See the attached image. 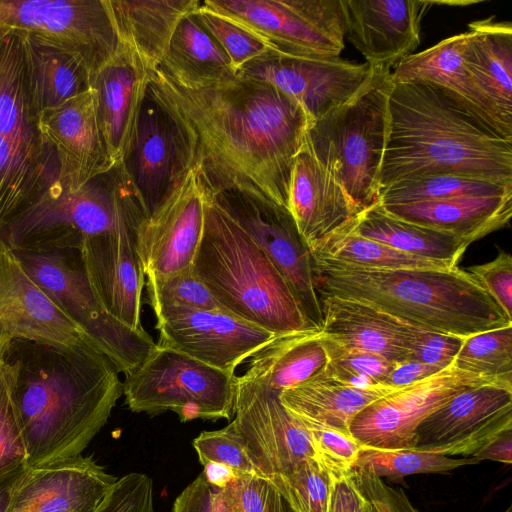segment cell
Wrapping results in <instances>:
<instances>
[{"instance_id": "6da1fadb", "label": "cell", "mask_w": 512, "mask_h": 512, "mask_svg": "<svg viewBox=\"0 0 512 512\" xmlns=\"http://www.w3.org/2000/svg\"><path fill=\"white\" fill-rule=\"evenodd\" d=\"M151 82L185 124L210 196L239 190L288 209L293 167L311 125L298 102L248 78L185 86L157 68Z\"/></svg>"}, {"instance_id": "7a4b0ae2", "label": "cell", "mask_w": 512, "mask_h": 512, "mask_svg": "<svg viewBox=\"0 0 512 512\" xmlns=\"http://www.w3.org/2000/svg\"><path fill=\"white\" fill-rule=\"evenodd\" d=\"M3 361L12 369L26 467L82 454L123 394L119 370L92 343L18 339Z\"/></svg>"}, {"instance_id": "3957f363", "label": "cell", "mask_w": 512, "mask_h": 512, "mask_svg": "<svg viewBox=\"0 0 512 512\" xmlns=\"http://www.w3.org/2000/svg\"><path fill=\"white\" fill-rule=\"evenodd\" d=\"M431 174H457L512 186V142L441 90L422 83L392 82L380 188Z\"/></svg>"}, {"instance_id": "277c9868", "label": "cell", "mask_w": 512, "mask_h": 512, "mask_svg": "<svg viewBox=\"0 0 512 512\" xmlns=\"http://www.w3.org/2000/svg\"><path fill=\"white\" fill-rule=\"evenodd\" d=\"M312 267L318 297L357 300L431 331L465 339L512 325L471 274L458 266L371 270L312 254Z\"/></svg>"}, {"instance_id": "5b68a950", "label": "cell", "mask_w": 512, "mask_h": 512, "mask_svg": "<svg viewBox=\"0 0 512 512\" xmlns=\"http://www.w3.org/2000/svg\"><path fill=\"white\" fill-rule=\"evenodd\" d=\"M192 270L224 311L250 324L275 335L317 329L270 259L209 194Z\"/></svg>"}, {"instance_id": "8992f818", "label": "cell", "mask_w": 512, "mask_h": 512, "mask_svg": "<svg viewBox=\"0 0 512 512\" xmlns=\"http://www.w3.org/2000/svg\"><path fill=\"white\" fill-rule=\"evenodd\" d=\"M147 218L120 164L76 191L51 188L3 230L13 251L79 250L91 237L135 232Z\"/></svg>"}, {"instance_id": "52a82bcc", "label": "cell", "mask_w": 512, "mask_h": 512, "mask_svg": "<svg viewBox=\"0 0 512 512\" xmlns=\"http://www.w3.org/2000/svg\"><path fill=\"white\" fill-rule=\"evenodd\" d=\"M391 72H379L363 91L315 120L305 138L361 212L379 202Z\"/></svg>"}, {"instance_id": "ba28073f", "label": "cell", "mask_w": 512, "mask_h": 512, "mask_svg": "<svg viewBox=\"0 0 512 512\" xmlns=\"http://www.w3.org/2000/svg\"><path fill=\"white\" fill-rule=\"evenodd\" d=\"M236 376L156 343L145 359L125 374L123 394L136 413L172 411L180 421L230 419Z\"/></svg>"}, {"instance_id": "9c48e42d", "label": "cell", "mask_w": 512, "mask_h": 512, "mask_svg": "<svg viewBox=\"0 0 512 512\" xmlns=\"http://www.w3.org/2000/svg\"><path fill=\"white\" fill-rule=\"evenodd\" d=\"M35 283L89 336L115 364L128 373L156 343L146 331H135L99 304L84 271L79 250L14 251Z\"/></svg>"}, {"instance_id": "30bf717a", "label": "cell", "mask_w": 512, "mask_h": 512, "mask_svg": "<svg viewBox=\"0 0 512 512\" xmlns=\"http://www.w3.org/2000/svg\"><path fill=\"white\" fill-rule=\"evenodd\" d=\"M120 165L147 218L194 168L190 134L151 81Z\"/></svg>"}, {"instance_id": "8fae6325", "label": "cell", "mask_w": 512, "mask_h": 512, "mask_svg": "<svg viewBox=\"0 0 512 512\" xmlns=\"http://www.w3.org/2000/svg\"><path fill=\"white\" fill-rule=\"evenodd\" d=\"M207 8L261 37L274 52L339 57L345 44L341 0H205Z\"/></svg>"}, {"instance_id": "7c38bea8", "label": "cell", "mask_w": 512, "mask_h": 512, "mask_svg": "<svg viewBox=\"0 0 512 512\" xmlns=\"http://www.w3.org/2000/svg\"><path fill=\"white\" fill-rule=\"evenodd\" d=\"M0 28L73 55L91 74L118 48L104 0H0Z\"/></svg>"}, {"instance_id": "4fadbf2b", "label": "cell", "mask_w": 512, "mask_h": 512, "mask_svg": "<svg viewBox=\"0 0 512 512\" xmlns=\"http://www.w3.org/2000/svg\"><path fill=\"white\" fill-rule=\"evenodd\" d=\"M210 197L266 254L288 283L307 320L321 329L323 317L311 250L289 210L265 197L239 190Z\"/></svg>"}, {"instance_id": "5bb4252c", "label": "cell", "mask_w": 512, "mask_h": 512, "mask_svg": "<svg viewBox=\"0 0 512 512\" xmlns=\"http://www.w3.org/2000/svg\"><path fill=\"white\" fill-rule=\"evenodd\" d=\"M488 384L512 388V382L462 371L451 364L368 405L353 419L350 433L362 446L414 449L423 420L458 393Z\"/></svg>"}, {"instance_id": "9a60e30c", "label": "cell", "mask_w": 512, "mask_h": 512, "mask_svg": "<svg viewBox=\"0 0 512 512\" xmlns=\"http://www.w3.org/2000/svg\"><path fill=\"white\" fill-rule=\"evenodd\" d=\"M381 71L387 70L340 57H295L273 51L237 74L279 89L304 108L312 124L363 91Z\"/></svg>"}, {"instance_id": "2e32d148", "label": "cell", "mask_w": 512, "mask_h": 512, "mask_svg": "<svg viewBox=\"0 0 512 512\" xmlns=\"http://www.w3.org/2000/svg\"><path fill=\"white\" fill-rule=\"evenodd\" d=\"M279 391L236 376L234 415L250 458L265 478L315 459L306 430L282 405Z\"/></svg>"}, {"instance_id": "e0dca14e", "label": "cell", "mask_w": 512, "mask_h": 512, "mask_svg": "<svg viewBox=\"0 0 512 512\" xmlns=\"http://www.w3.org/2000/svg\"><path fill=\"white\" fill-rule=\"evenodd\" d=\"M154 313L159 344L233 374L276 336L223 310L170 306Z\"/></svg>"}, {"instance_id": "ac0fdd59", "label": "cell", "mask_w": 512, "mask_h": 512, "mask_svg": "<svg viewBox=\"0 0 512 512\" xmlns=\"http://www.w3.org/2000/svg\"><path fill=\"white\" fill-rule=\"evenodd\" d=\"M208 192L192 168L139 227L137 251L147 277H164L192 267L205 223Z\"/></svg>"}, {"instance_id": "d6986e66", "label": "cell", "mask_w": 512, "mask_h": 512, "mask_svg": "<svg viewBox=\"0 0 512 512\" xmlns=\"http://www.w3.org/2000/svg\"><path fill=\"white\" fill-rule=\"evenodd\" d=\"M507 430H512V388L482 385L458 393L423 420L414 449L472 457Z\"/></svg>"}, {"instance_id": "ffe728a7", "label": "cell", "mask_w": 512, "mask_h": 512, "mask_svg": "<svg viewBox=\"0 0 512 512\" xmlns=\"http://www.w3.org/2000/svg\"><path fill=\"white\" fill-rule=\"evenodd\" d=\"M18 339L67 346L96 345L35 283L0 238V362Z\"/></svg>"}, {"instance_id": "44dd1931", "label": "cell", "mask_w": 512, "mask_h": 512, "mask_svg": "<svg viewBox=\"0 0 512 512\" xmlns=\"http://www.w3.org/2000/svg\"><path fill=\"white\" fill-rule=\"evenodd\" d=\"M433 1L341 0L345 37L372 67L392 71L420 44L421 22Z\"/></svg>"}, {"instance_id": "7402d4cb", "label": "cell", "mask_w": 512, "mask_h": 512, "mask_svg": "<svg viewBox=\"0 0 512 512\" xmlns=\"http://www.w3.org/2000/svg\"><path fill=\"white\" fill-rule=\"evenodd\" d=\"M116 480L82 454L26 467L7 512H94Z\"/></svg>"}, {"instance_id": "603a6c76", "label": "cell", "mask_w": 512, "mask_h": 512, "mask_svg": "<svg viewBox=\"0 0 512 512\" xmlns=\"http://www.w3.org/2000/svg\"><path fill=\"white\" fill-rule=\"evenodd\" d=\"M82 265L101 307L135 331L141 322L145 274L135 232L110 233L86 239L79 248Z\"/></svg>"}, {"instance_id": "cb8c5ba5", "label": "cell", "mask_w": 512, "mask_h": 512, "mask_svg": "<svg viewBox=\"0 0 512 512\" xmlns=\"http://www.w3.org/2000/svg\"><path fill=\"white\" fill-rule=\"evenodd\" d=\"M39 129L55 149L59 183L76 191L115 166L99 128L94 96L90 90L39 115Z\"/></svg>"}, {"instance_id": "d4e9b609", "label": "cell", "mask_w": 512, "mask_h": 512, "mask_svg": "<svg viewBox=\"0 0 512 512\" xmlns=\"http://www.w3.org/2000/svg\"><path fill=\"white\" fill-rule=\"evenodd\" d=\"M465 67L489 124L512 142V24L494 17L468 24Z\"/></svg>"}, {"instance_id": "484cf974", "label": "cell", "mask_w": 512, "mask_h": 512, "mask_svg": "<svg viewBox=\"0 0 512 512\" xmlns=\"http://www.w3.org/2000/svg\"><path fill=\"white\" fill-rule=\"evenodd\" d=\"M288 210L310 250L349 229L361 213L342 185L315 158L306 141L293 167Z\"/></svg>"}, {"instance_id": "4316f807", "label": "cell", "mask_w": 512, "mask_h": 512, "mask_svg": "<svg viewBox=\"0 0 512 512\" xmlns=\"http://www.w3.org/2000/svg\"><path fill=\"white\" fill-rule=\"evenodd\" d=\"M152 72L126 46L91 74L95 110L109 157L120 164Z\"/></svg>"}, {"instance_id": "83f0119b", "label": "cell", "mask_w": 512, "mask_h": 512, "mask_svg": "<svg viewBox=\"0 0 512 512\" xmlns=\"http://www.w3.org/2000/svg\"><path fill=\"white\" fill-rule=\"evenodd\" d=\"M319 301L324 336L390 362L411 359L412 339L420 326L353 299L324 295Z\"/></svg>"}, {"instance_id": "f1b7e54d", "label": "cell", "mask_w": 512, "mask_h": 512, "mask_svg": "<svg viewBox=\"0 0 512 512\" xmlns=\"http://www.w3.org/2000/svg\"><path fill=\"white\" fill-rule=\"evenodd\" d=\"M118 43L126 46L151 72L163 61L183 17L199 0H104Z\"/></svg>"}, {"instance_id": "f546056e", "label": "cell", "mask_w": 512, "mask_h": 512, "mask_svg": "<svg viewBox=\"0 0 512 512\" xmlns=\"http://www.w3.org/2000/svg\"><path fill=\"white\" fill-rule=\"evenodd\" d=\"M378 205L396 218L453 234L470 245L509 225L512 193Z\"/></svg>"}, {"instance_id": "4dcf8cb0", "label": "cell", "mask_w": 512, "mask_h": 512, "mask_svg": "<svg viewBox=\"0 0 512 512\" xmlns=\"http://www.w3.org/2000/svg\"><path fill=\"white\" fill-rule=\"evenodd\" d=\"M25 35L10 30L0 39V134L44 153H55L39 129Z\"/></svg>"}, {"instance_id": "1f68e13d", "label": "cell", "mask_w": 512, "mask_h": 512, "mask_svg": "<svg viewBox=\"0 0 512 512\" xmlns=\"http://www.w3.org/2000/svg\"><path fill=\"white\" fill-rule=\"evenodd\" d=\"M468 38L469 32H462L407 56L394 67L391 79L394 83L433 86L491 128L465 67L464 54Z\"/></svg>"}, {"instance_id": "d6a6232c", "label": "cell", "mask_w": 512, "mask_h": 512, "mask_svg": "<svg viewBox=\"0 0 512 512\" xmlns=\"http://www.w3.org/2000/svg\"><path fill=\"white\" fill-rule=\"evenodd\" d=\"M327 362L319 329L291 332L252 354L242 376L282 392L321 374Z\"/></svg>"}, {"instance_id": "836d02e7", "label": "cell", "mask_w": 512, "mask_h": 512, "mask_svg": "<svg viewBox=\"0 0 512 512\" xmlns=\"http://www.w3.org/2000/svg\"><path fill=\"white\" fill-rule=\"evenodd\" d=\"M56 186H61L56 153L37 151L0 134V231Z\"/></svg>"}, {"instance_id": "e575fe53", "label": "cell", "mask_w": 512, "mask_h": 512, "mask_svg": "<svg viewBox=\"0 0 512 512\" xmlns=\"http://www.w3.org/2000/svg\"><path fill=\"white\" fill-rule=\"evenodd\" d=\"M158 69L185 86L228 84L239 79L228 55L195 11L178 23Z\"/></svg>"}, {"instance_id": "d590c367", "label": "cell", "mask_w": 512, "mask_h": 512, "mask_svg": "<svg viewBox=\"0 0 512 512\" xmlns=\"http://www.w3.org/2000/svg\"><path fill=\"white\" fill-rule=\"evenodd\" d=\"M398 389L385 385L359 388L341 382L323 371L282 391L279 397L291 414L350 433V425L359 412Z\"/></svg>"}, {"instance_id": "8d00e7d4", "label": "cell", "mask_w": 512, "mask_h": 512, "mask_svg": "<svg viewBox=\"0 0 512 512\" xmlns=\"http://www.w3.org/2000/svg\"><path fill=\"white\" fill-rule=\"evenodd\" d=\"M346 230L401 252L443 263L450 268L457 267L469 246L453 234L396 218L382 210L378 204L362 211Z\"/></svg>"}, {"instance_id": "74e56055", "label": "cell", "mask_w": 512, "mask_h": 512, "mask_svg": "<svg viewBox=\"0 0 512 512\" xmlns=\"http://www.w3.org/2000/svg\"><path fill=\"white\" fill-rule=\"evenodd\" d=\"M23 33L39 114L90 90L91 73L79 59Z\"/></svg>"}, {"instance_id": "f35d334b", "label": "cell", "mask_w": 512, "mask_h": 512, "mask_svg": "<svg viewBox=\"0 0 512 512\" xmlns=\"http://www.w3.org/2000/svg\"><path fill=\"white\" fill-rule=\"evenodd\" d=\"M311 253L371 270L450 268L440 262L401 252L349 230L328 237L312 248Z\"/></svg>"}, {"instance_id": "ab89813d", "label": "cell", "mask_w": 512, "mask_h": 512, "mask_svg": "<svg viewBox=\"0 0 512 512\" xmlns=\"http://www.w3.org/2000/svg\"><path fill=\"white\" fill-rule=\"evenodd\" d=\"M508 193H512V186L457 174H431L402 179L389 185L381 190L378 204L440 201Z\"/></svg>"}, {"instance_id": "60d3db41", "label": "cell", "mask_w": 512, "mask_h": 512, "mask_svg": "<svg viewBox=\"0 0 512 512\" xmlns=\"http://www.w3.org/2000/svg\"><path fill=\"white\" fill-rule=\"evenodd\" d=\"M478 462L475 457L453 458L416 449L362 446L354 470L376 478L397 480L412 474L447 472Z\"/></svg>"}, {"instance_id": "b9f144b4", "label": "cell", "mask_w": 512, "mask_h": 512, "mask_svg": "<svg viewBox=\"0 0 512 512\" xmlns=\"http://www.w3.org/2000/svg\"><path fill=\"white\" fill-rule=\"evenodd\" d=\"M452 364L462 371L512 382V325L463 339Z\"/></svg>"}, {"instance_id": "7bdbcfd3", "label": "cell", "mask_w": 512, "mask_h": 512, "mask_svg": "<svg viewBox=\"0 0 512 512\" xmlns=\"http://www.w3.org/2000/svg\"><path fill=\"white\" fill-rule=\"evenodd\" d=\"M320 334L328 357L324 370L327 375L359 388L384 385V381L395 362L341 344L324 336L321 331Z\"/></svg>"}, {"instance_id": "ee69618b", "label": "cell", "mask_w": 512, "mask_h": 512, "mask_svg": "<svg viewBox=\"0 0 512 512\" xmlns=\"http://www.w3.org/2000/svg\"><path fill=\"white\" fill-rule=\"evenodd\" d=\"M268 480L295 512H327L330 476L315 459H305Z\"/></svg>"}, {"instance_id": "f6af8a7d", "label": "cell", "mask_w": 512, "mask_h": 512, "mask_svg": "<svg viewBox=\"0 0 512 512\" xmlns=\"http://www.w3.org/2000/svg\"><path fill=\"white\" fill-rule=\"evenodd\" d=\"M293 416L306 430L316 461L330 478L353 473L362 445L351 433L312 419Z\"/></svg>"}, {"instance_id": "bcb514c9", "label": "cell", "mask_w": 512, "mask_h": 512, "mask_svg": "<svg viewBox=\"0 0 512 512\" xmlns=\"http://www.w3.org/2000/svg\"><path fill=\"white\" fill-rule=\"evenodd\" d=\"M195 15L228 55L237 73L246 64L273 52L261 37L207 8L202 1Z\"/></svg>"}, {"instance_id": "7dc6e473", "label": "cell", "mask_w": 512, "mask_h": 512, "mask_svg": "<svg viewBox=\"0 0 512 512\" xmlns=\"http://www.w3.org/2000/svg\"><path fill=\"white\" fill-rule=\"evenodd\" d=\"M147 278L149 303L153 311L170 306L223 310L192 267L164 277Z\"/></svg>"}, {"instance_id": "c3c4849f", "label": "cell", "mask_w": 512, "mask_h": 512, "mask_svg": "<svg viewBox=\"0 0 512 512\" xmlns=\"http://www.w3.org/2000/svg\"><path fill=\"white\" fill-rule=\"evenodd\" d=\"M27 451L13 395L10 365L0 362V476L26 466Z\"/></svg>"}, {"instance_id": "681fc988", "label": "cell", "mask_w": 512, "mask_h": 512, "mask_svg": "<svg viewBox=\"0 0 512 512\" xmlns=\"http://www.w3.org/2000/svg\"><path fill=\"white\" fill-rule=\"evenodd\" d=\"M193 447L203 466L216 462L230 467L237 475L260 474L250 458L235 420L222 429L201 432L193 440Z\"/></svg>"}, {"instance_id": "f907efd6", "label": "cell", "mask_w": 512, "mask_h": 512, "mask_svg": "<svg viewBox=\"0 0 512 512\" xmlns=\"http://www.w3.org/2000/svg\"><path fill=\"white\" fill-rule=\"evenodd\" d=\"M94 512H155L151 478L139 472L117 478Z\"/></svg>"}, {"instance_id": "816d5d0a", "label": "cell", "mask_w": 512, "mask_h": 512, "mask_svg": "<svg viewBox=\"0 0 512 512\" xmlns=\"http://www.w3.org/2000/svg\"><path fill=\"white\" fill-rule=\"evenodd\" d=\"M512 320V256L500 251L491 261L466 270Z\"/></svg>"}, {"instance_id": "f5cc1de1", "label": "cell", "mask_w": 512, "mask_h": 512, "mask_svg": "<svg viewBox=\"0 0 512 512\" xmlns=\"http://www.w3.org/2000/svg\"><path fill=\"white\" fill-rule=\"evenodd\" d=\"M229 484L240 512H281L282 496L262 475L239 474Z\"/></svg>"}, {"instance_id": "db71d44e", "label": "cell", "mask_w": 512, "mask_h": 512, "mask_svg": "<svg viewBox=\"0 0 512 512\" xmlns=\"http://www.w3.org/2000/svg\"><path fill=\"white\" fill-rule=\"evenodd\" d=\"M463 339L418 327L412 339L411 359L446 368L456 357Z\"/></svg>"}, {"instance_id": "11a10c76", "label": "cell", "mask_w": 512, "mask_h": 512, "mask_svg": "<svg viewBox=\"0 0 512 512\" xmlns=\"http://www.w3.org/2000/svg\"><path fill=\"white\" fill-rule=\"evenodd\" d=\"M370 499L355 473L340 478H330L327 512H368Z\"/></svg>"}, {"instance_id": "9f6ffc18", "label": "cell", "mask_w": 512, "mask_h": 512, "mask_svg": "<svg viewBox=\"0 0 512 512\" xmlns=\"http://www.w3.org/2000/svg\"><path fill=\"white\" fill-rule=\"evenodd\" d=\"M216 488L200 474L175 499L172 512H212Z\"/></svg>"}, {"instance_id": "6f0895ef", "label": "cell", "mask_w": 512, "mask_h": 512, "mask_svg": "<svg viewBox=\"0 0 512 512\" xmlns=\"http://www.w3.org/2000/svg\"><path fill=\"white\" fill-rule=\"evenodd\" d=\"M444 368L422 363L414 359L395 362L387 375L384 385L401 388L423 380Z\"/></svg>"}, {"instance_id": "680465c9", "label": "cell", "mask_w": 512, "mask_h": 512, "mask_svg": "<svg viewBox=\"0 0 512 512\" xmlns=\"http://www.w3.org/2000/svg\"><path fill=\"white\" fill-rule=\"evenodd\" d=\"M355 475L368 495L376 512H398L395 502L390 495L391 493L387 491L386 486H384L379 478L372 477L358 471H355ZM396 496L398 498L399 505L402 507L401 512H420L412 507L405 498L402 501L400 500L399 495Z\"/></svg>"}, {"instance_id": "91938a15", "label": "cell", "mask_w": 512, "mask_h": 512, "mask_svg": "<svg viewBox=\"0 0 512 512\" xmlns=\"http://www.w3.org/2000/svg\"><path fill=\"white\" fill-rule=\"evenodd\" d=\"M475 457L478 461L493 460L504 464L512 463V430H507L484 445Z\"/></svg>"}, {"instance_id": "94428289", "label": "cell", "mask_w": 512, "mask_h": 512, "mask_svg": "<svg viewBox=\"0 0 512 512\" xmlns=\"http://www.w3.org/2000/svg\"><path fill=\"white\" fill-rule=\"evenodd\" d=\"M201 474L210 485L218 488H224L237 476L233 469L216 462H209L205 464L204 470Z\"/></svg>"}, {"instance_id": "6125c7cd", "label": "cell", "mask_w": 512, "mask_h": 512, "mask_svg": "<svg viewBox=\"0 0 512 512\" xmlns=\"http://www.w3.org/2000/svg\"><path fill=\"white\" fill-rule=\"evenodd\" d=\"M26 469L23 466L11 473L0 476V512H7L16 483Z\"/></svg>"}, {"instance_id": "be15d7a7", "label": "cell", "mask_w": 512, "mask_h": 512, "mask_svg": "<svg viewBox=\"0 0 512 512\" xmlns=\"http://www.w3.org/2000/svg\"><path fill=\"white\" fill-rule=\"evenodd\" d=\"M281 512H295L283 497H282Z\"/></svg>"}, {"instance_id": "e7e4bbea", "label": "cell", "mask_w": 512, "mask_h": 512, "mask_svg": "<svg viewBox=\"0 0 512 512\" xmlns=\"http://www.w3.org/2000/svg\"><path fill=\"white\" fill-rule=\"evenodd\" d=\"M10 30L0 28V39H2Z\"/></svg>"}, {"instance_id": "03108f58", "label": "cell", "mask_w": 512, "mask_h": 512, "mask_svg": "<svg viewBox=\"0 0 512 512\" xmlns=\"http://www.w3.org/2000/svg\"><path fill=\"white\" fill-rule=\"evenodd\" d=\"M368 496V495H367ZM368 512H376L371 501H370V507H369V511Z\"/></svg>"}]
</instances>
